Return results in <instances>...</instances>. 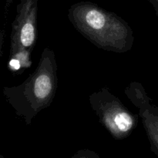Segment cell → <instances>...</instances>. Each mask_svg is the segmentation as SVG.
I'll list each match as a JSON object with an SVG mask.
<instances>
[{"instance_id":"5","label":"cell","mask_w":158,"mask_h":158,"mask_svg":"<svg viewBox=\"0 0 158 158\" xmlns=\"http://www.w3.org/2000/svg\"><path fill=\"white\" fill-rule=\"evenodd\" d=\"M124 94L138 109V115L142 120L151 151L158 157V107L152 104V100L138 82L130 83L125 88Z\"/></svg>"},{"instance_id":"7","label":"cell","mask_w":158,"mask_h":158,"mask_svg":"<svg viewBox=\"0 0 158 158\" xmlns=\"http://www.w3.org/2000/svg\"><path fill=\"white\" fill-rule=\"evenodd\" d=\"M0 158H5L4 157H3L2 155H1V154H0Z\"/></svg>"},{"instance_id":"3","label":"cell","mask_w":158,"mask_h":158,"mask_svg":"<svg viewBox=\"0 0 158 158\" xmlns=\"http://www.w3.org/2000/svg\"><path fill=\"white\" fill-rule=\"evenodd\" d=\"M39 0H20L10 35L9 66L15 70L28 69L38 37Z\"/></svg>"},{"instance_id":"4","label":"cell","mask_w":158,"mask_h":158,"mask_svg":"<svg viewBox=\"0 0 158 158\" xmlns=\"http://www.w3.org/2000/svg\"><path fill=\"white\" fill-rule=\"evenodd\" d=\"M89 101L100 123L115 140L127 138L137 128L138 114L129 110L107 87L91 94Z\"/></svg>"},{"instance_id":"2","label":"cell","mask_w":158,"mask_h":158,"mask_svg":"<svg viewBox=\"0 0 158 158\" xmlns=\"http://www.w3.org/2000/svg\"><path fill=\"white\" fill-rule=\"evenodd\" d=\"M57 85L55 52L46 47L34 72L21 84L3 87L2 93L15 114L23 118L26 125H30L37 114L52 103Z\"/></svg>"},{"instance_id":"6","label":"cell","mask_w":158,"mask_h":158,"mask_svg":"<svg viewBox=\"0 0 158 158\" xmlns=\"http://www.w3.org/2000/svg\"><path fill=\"white\" fill-rule=\"evenodd\" d=\"M70 158H100L95 151L89 149H81L75 153Z\"/></svg>"},{"instance_id":"1","label":"cell","mask_w":158,"mask_h":158,"mask_svg":"<svg viewBox=\"0 0 158 158\" xmlns=\"http://www.w3.org/2000/svg\"><path fill=\"white\" fill-rule=\"evenodd\" d=\"M67 17L73 27L99 49L123 53L132 49L133 29L123 18L92 2L72 5Z\"/></svg>"}]
</instances>
